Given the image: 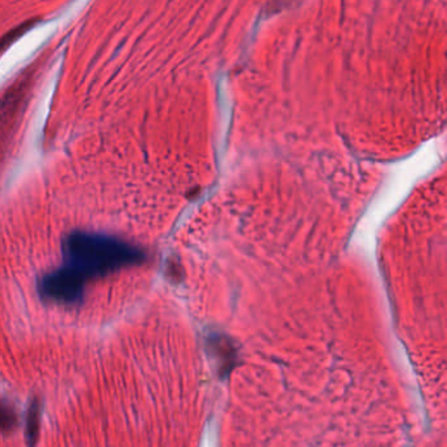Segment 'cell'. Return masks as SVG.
I'll use <instances>...</instances> for the list:
<instances>
[{
	"label": "cell",
	"mask_w": 447,
	"mask_h": 447,
	"mask_svg": "<svg viewBox=\"0 0 447 447\" xmlns=\"http://www.w3.org/2000/svg\"><path fill=\"white\" fill-rule=\"evenodd\" d=\"M63 257L66 267L87 281L141 264L146 255L144 250L121 239L76 231L64 239Z\"/></svg>",
	"instance_id": "1"
},
{
	"label": "cell",
	"mask_w": 447,
	"mask_h": 447,
	"mask_svg": "<svg viewBox=\"0 0 447 447\" xmlns=\"http://www.w3.org/2000/svg\"><path fill=\"white\" fill-rule=\"evenodd\" d=\"M35 78V70L24 74V76L0 96V150L8 142L24 115Z\"/></svg>",
	"instance_id": "2"
},
{
	"label": "cell",
	"mask_w": 447,
	"mask_h": 447,
	"mask_svg": "<svg viewBox=\"0 0 447 447\" xmlns=\"http://www.w3.org/2000/svg\"><path fill=\"white\" fill-rule=\"evenodd\" d=\"M86 279L75 270L63 267L46 274L40 281L41 296L54 303L76 304L83 301Z\"/></svg>",
	"instance_id": "3"
},
{
	"label": "cell",
	"mask_w": 447,
	"mask_h": 447,
	"mask_svg": "<svg viewBox=\"0 0 447 447\" xmlns=\"http://www.w3.org/2000/svg\"><path fill=\"white\" fill-rule=\"evenodd\" d=\"M37 23H38L37 18H30V20L21 23L18 27H15L13 29H11L9 32H7L4 36L0 38V54L3 53L4 50H7L13 42H16L18 38L24 36L28 30L36 27Z\"/></svg>",
	"instance_id": "4"
},
{
	"label": "cell",
	"mask_w": 447,
	"mask_h": 447,
	"mask_svg": "<svg viewBox=\"0 0 447 447\" xmlns=\"http://www.w3.org/2000/svg\"><path fill=\"white\" fill-rule=\"evenodd\" d=\"M40 404L35 402L30 405V410L28 412L27 417V439L28 442L32 445L36 442L40 429Z\"/></svg>",
	"instance_id": "5"
},
{
	"label": "cell",
	"mask_w": 447,
	"mask_h": 447,
	"mask_svg": "<svg viewBox=\"0 0 447 447\" xmlns=\"http://www.w3.org/2000/svg\"><path fill=\"white\" fill-rule=\"evenodd\" d=\"M16 421H18V417L13 408L11 407V404L4 400H0V428L6 431L15 429Z\"/></svg>",
	"instance_id": "6"
}]
</instances>
